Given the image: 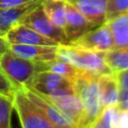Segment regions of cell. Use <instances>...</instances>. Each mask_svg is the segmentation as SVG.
<instances>
[{
    "label": "cell",
    "instance_id": "cell-1",
    "mask_svg": "<svg viewBox=\"0 0 128 128\" xmlns=\"http://www.w3.org/2000/svg\"><path fill=\"white\" fill-rule=\"evenodd\" d=\"M97 78V75L81 70L74 79L75 92L79 96L84 109V123L82 128H90L104 109Z\"/></svg>",
    "mask_w": 128,
    "mask_h": 128
},
{
    "label": "cell",
    "instance_id": "cell-2",
    "mask_svg": "<svg viewBox=\"0 0 128 128\" xmlns=\"http://www.w3.org/2000/svg\"><path fill=\"white\" fill-rule=\"evenodd\" d=\"M0 69L20 89L31 85L40 66L38 62L22 58L8 49L0 55Z\"/></svg>",
    "mask_w": 128,
    "mask_h": 128
},
{
    "label": "cell",
    "instance_id": "cell-3",
    "mask_svg": "<svg viewBox=\"0 0 128 128\" xmlns=\"http://www.w3.org/2000/svg\"><path fill=\"white\" fill-rule=\"evenodd\" d=\"M13 109L18 115L22 128H58L28 99L21 88L14 94Z\"/></svg>",
    "mask_w": 128,
    "mask_h": 128
},
{
    "label": "cell",
    "instance_id": "cell-4",
    "mask_svg": "<svg viewBox=\"0 0 128 128\" xmlns=\"http://www.w3.org/2000/svg\"><path fill=\"white\" fill-rule=\"evenodd\" d=\"M21 24H24L31 29L35 30L37 33L45 36L58 44H68L69 41L65 35L63 29L54 25L50 19L45 14L41 4L34 8L32 11L27 13L21 20Z\"/></svg>",
    "mask_w": 128,
    "mask_h": 128
},
{
    "label": "cell",
    "instance_id": "cell-5",
    "mask_svg": "<svg viewBox=\"0 0 128 128\" xmlns=\"http://www.w3.org/2000/svg\"><path fill=\"white\" fill-rule=\"evenodd\" d=\"M28 99L36 105L58 128H75L72 121L57 107V105L45 94L39 93L31 87L21 88Z\"/></svg>",
    "mask_w": 128,
    "mask_h": 128
},
{
    "label": "cell",
    "instance_id": "cell-6",
    "mask_svg": "<svg viewBox=\"0 0 128 128\" xmlns=\"http://www.w3.org/2000/svg\"><path fill=\"white\" fill-rule=\"evenodd\" d=\"M69 44L96 52H106L115 48L110 28L106 22L86 32L78 39L69 42Z\"/></svg>",
    "mask_w": 128,
    "mask_h": 128
},
{
    "label": "cell",
    "instance_id": "cell-7",
    "mask_svg": "<svg viewBox=\"0 0 128 128\" xmlns=\"http://www.w3.org/2000/svg\"><path fill=\"white\" fill-rule=\"evenodd\" d=\"M9 44H26V45H46L58 46L59 44L41 34L37 33L30 27L18 23L12 26L4 35Z\"/></svg>",
    "mask_w": 128,
    "mask_h": 128
},
{
    "label": "cell",
    "instance_id": "cell-8",
    "mask_svg": "<svg viewBox=\"0 0 128 128\" xmlns=\"http://www.w3.org/2000/svg\"><path fill=\"white\" fill-rule=\"evenodd\" d=\"M95 26L70 2L66 1V20L64 32L69 42L81 37Z\"/></svg>",
    "mask_w": 128,
    "mask_h": 128
},
{
    "label": "cell",
    "instance_id": "cell-9",
    "mask_svg": "<svg viewBox=\"0 0 128 128\" xmlns=\"http://www.w3.org/2000/svg\"><path fill=\"white\" fill-rule=\"evenodd\" d=\"M74 81L52 71H38L29 87L45 95H51L54 91L68 86H73Z\"/></svg>",
    "mask_w": 128,
    "mask_h": 128
},
{
    "label": "cell",
    "instance_id": "cell-10",
    "mask_svg": "<svg viewBox=\"0 0 128 128\" xmlns=\"http://www.w3.org/2000/svg\"><path fill=\"white\" fill-rule=\"evenodd\" d=\"M57 107L72 121L75 128H82L84 123V109L79 96L75 93L61 95V96H48Z\"/></svg>",
    "mask_w": 128,
    "mask_h": 128
},
{
    "label": "cell",
    "instance_id": "cell-11",
    "mask_svg": "<svg viewBox=\"0 0 128 128\" xmlns=\"http://www.w3.org/2000/svg\"><path fill=\"white\" fill-rule=\"evenodd\" d=\"M58 46L9 44V50L14 54L35 62H47L56 58Z\"/></svg>",
    "mask_w": 128,
    "mask_h": 128
},
{
    "label": "cell",
    "instance_id": "cell-12",
    "mask_svg": "<svg viewBox=\"0 0 128 128\" xmlns=\"http://www.w3.org/2000/svg\"><path fill=\"white\" fill-rule=\"evenodd\" d=\"M73 4L95 27L106 22L107 0H65Z\"/></svg>",
    "mask_w": 128,
    "mask_h": 128
},
{
    "label": "cell",
    "instance_id": "cell-13",
    "mask_svg": "<svg viewBox=\"0 0 128 128\" xmlns=\"http://www.w3.org/2000/svg\"><path fill=\"white\" fill-rule=\"evenodd\" d=\"M41 2L42 0H34L23 5L0 9V31L6 33L12 26L18 24L27 13L40 5Z\"/></svg>",
    "mask_w": 128,
    "mask_h": 128
},
{
    "label": "cell",
    "instance_id": "cell-14",
    "mask_svg": "<svg viewBox=\"0 0 128 128\" xmlns=\"http://www.w3.org/2000/svg\"><path fill=\"white\" fill-rule=\"evenodd\" d=\"M97 80H98L104 108L110 106H117L120 91L115 74L114 73L102 74L98 76Z\"/></svg>",
    "mask_w": 128,
    "mask_h": 128
},
{
    "label": "cell",
    "instance_id": "cell-15",
    "mask_svg": "<svg viewBox=\"0 0 128 128\" xmlns=\"http://www.w3.org/2000/svg\"><path fill=\"white\" fill-rule=\"evenodd\" d=\"M108 24L114 47L117 49H126L128 46V13L120 14L106 21Z\"/></svg>",
    "mask_w": 128,
    "mask_h": 128
},
{
    "label": "cell",
    "instance_id": "cell-16",
    "mask_svg": "<svg viewBox=\"0 0 128 128\" xmlns=\"http://www.w3.org/2000/svg\"><path fill=\"white\" fill-rule=\"evenodd\" d=\"M41 6L50 21L57 27L64 30L66 20V1L42 0Z\"/></svg>",
    "mask_w": 128,
    "mask_h": 128
},
{
    "label": "cell",
    "instance_id": "cell-17",
    "mask_svg": "<svg viewBox=\"0 0 128 128\" xmlns=\"http://www.w3.org/2000/svg\"><path fill=\"white\" fill-rule=\"evenodd\" d=\"M104 61L111 70L112 73H116L125 69H128V50L117 49L103 52Z\"/></svg>",
    "mask_w": 128,
    "mask_h": 128
},
{
    "label": "cell",
    "instance_id": "cell-18",
    "mask_svg": "<svg viewBox=\"0 0 128 128\" xmlns=\"http://www.w3.org/2000/svg\"><path fill=\"white\" fill-rule=\"evenodd\" d=\"M38 63L40 66V71H43V70L52 71V72H55L57 74H60L64 77H66V78H69L73 81L81 71V69H78V68H76L66 62H63L57 58L47 61V62H38Z\"/></svg>",
    "mask_w": 128,
    "mask_h": 128
},
{
    "label": "cell",
    "instance_id": "cell-19",
    "mask_svg": "<svg viewBox=\"0 0 128 128\" xmlns=\"http://www.w3.org/2000/svg\"><path fill=\"white\" fill-rule=\"evenodd\" d=\"M118 111V106L105 107L98 118L92 123L90 128H113Z\"/></svg>",
    "mask_w": 128,
    "mask_h": 128
},
{
    "label": "cell",
    "instance_id": "cell-20",
    "mask_svg": "<svg viewBox=\"0 0 128 128\" xmlns=\"http://www.w3.org/2000/svg\"><path fill=\"white\" fill-rule=\"evenodd\" d=\"M13 99L0 94V128H11Z\"/></svg>",
    "mask_w": 128,
    "mask_h": 128
},
{
    "label": "cell",
    "instance_id": "cell-21",
    "mask_svg": "<svg viewBox=\"0 0 128 128\" xmlns=\"http://www.w3.org/2000/svg\"><path fill=\"white\" fill-rule=\"evenodd\" d=\"M125 13H128V0H107L106 21Z\"/></svg>",
    "mask_w": 128,
    "mask_h": 128
},
{
    "label": "cell",
    "instance_id": "cell-22",
    "mask_svg": "<svg viewBox=\"0 0 128 128\" xmlns=\"http://www.w3.org/2000/svg\"><path fill=\"white\" fill-rule=\"evenodd\" d=\"M18 90L16 85L0 69V94L13 99L15 92Z\"/></svg>",
    "mask_w": 128,
    "mask_h": 128
},
{
    "label": "cell",
    "instance_id": "cell-23",
    "mask_svg": "<svg viewBox=\"0 0 128 128\" xmlns=\"http://www.w3.org/2000/svg\"><path fill=\"white\" fill-rule=\"evenodd\" d=\"M114 74L118 83L119 91H128V69L116 72Z\"/></svg>",
    "mask_w": 128,
    "mask_h": 128
},
{
    "label": "cell",
    "instance_id": "cell-24",
    "mask_svg": "<svg viewBox=\"0 0 128 128\" xmlns=\"http://www.w3.org/2000/svg\"><path fill=\"white\" fill-rule=\"evenodd\" d=\"M113 128H128V111L119 109Z\"/></svg>",
    "mask_w": 128,
    "mask_h": 128
},
{
    "label": "cell",
    "instance_id": "cell-25",
    "mask_svg": "<svg viewBox=\"0 0 128 128\" xmlns=\"http://www.w3.org/2000/svg\"><path fill=\"white\" fill-rule=\"evenodd\" d=\"M34 0H0V9L15 7L19 5H23L28 2H32Z\"/></svg>",
    "mask_w": 128,
    "mask_h": 128
},
{
    "label": "cell",
    "instance_id": "cell-26",
    "mask_svg": "<svg viewBox=\"0 0 128 128\" xmlns=\"http://www.w3.org/2000/svg\"><path fill=\"white\" fill-rule=\"evenodd\" d=\"M119 109L128 111V91H120L119 92V100L118 105Z\"/></svg>",
    "mask_w": 128,
    "mask_h": 128
},
{
    "label": "cell",
    "instance_id": "cell-27",
    "mask_svg": "<svg viewBox=\"0 0 128 128\" xmlns=\"http://www.w3.org/2000/svg\"><path fill=\"white\" fill-rule=\"evenodd\" d=\"M8 48H9V43L6 41L4 36H0V55L5 51H7Z\"/></svg>",
    "mask_w": 128,
    "mask_h": 128
},
{
    "label": "cell",
    "instance_id": "cell-28",
    "mask_svg": "<svg viewBox=\"0 0 128 128\" xmlns=\"http://www.w3.org/2000/svg\"><path fill=\"white\" fill-rule=\"evenodd\" d=\"M4 35H5V33L2 32V31H0V36H4Z\"/></svg>",
    "mask_w": 128,
    "mask_h": 128
},
{
    "label": "cell",
    "instance_id": "cell-29",
    "mask_svg": "<svg viewBox=\"0 0 128 128\" xmlns=\"http://www.w3.org/2000/svg\"><path fill=\"white\" fill-rule=\"evenodd\" d=\"M126 49H127V50H128V46H127V48H126Z\"/></svg>",
    "mask_w": 128,
    "mask_h": 128
}]
</instances>
